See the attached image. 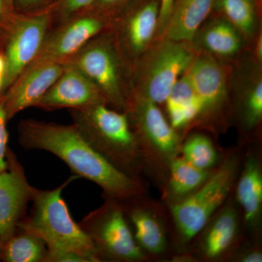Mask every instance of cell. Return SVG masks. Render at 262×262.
I'll return each mask as SVG.
<instances>
[{"instance_id":"1","label":"cell","mask_w":262,"mask_h":262,"mask_svg":"<svg viewBox=\"0 0 262 262\" xmlns=\"http://www.w3.org/2000/svg\"><path fill=\"white\" fill-rule=\"evenodd\" d=\"M18 142L25 149L49 151L58 157L76 176L97 184L103 199L125 203L149 194L148 185L122 173L86 141L75 124L27 119L18 124Z\"/></svg>"},{"instance_id":"2","label":"cell","mask_w":262,"mask_h":262,"mask_svg":"<svg viewBox=\"0 0 262 262\" xmlns=\"http://www.w3.org/2000/svg\"><path fill=\"white\" fill-rule=\"evenodd\" d=\"M243 156L241 144L225 149L220 163L201 188L180 203L165 205L171 224L172 259L187 252L198 232L228 199L238 177Z\"/></svg>"},{"instance_id":"3","label":"cell","mask_w":262,"mask_h":262,"mask_svg":"<svg viewBox=\"0 0 262 262\" xmlns=\"http://www.w3.org/2000/svg\"><path fill=\"white\" fill-rule=\"evenodd\" d=\"M70 112L73 124L98 153L122 173L149 184L126 113L117 111L104 103Z\"/></svg>"},{"instance_id":"4","label":"cell","mask_w":262,"mask_h":262,"mask_svg":"<svg viewBox=\"0 0 262 262\" xmlns=\"http://www.w3.org/2000/svg\"><path fill=\"white\" fill-rule=\"evenodd\" d=\"M140 149L146 179L163 192L182 139L160 106L140 96H130L126 111Z\"/></svg>"},{"instance_id":"5","label":"cell","mask_w":262,"mask_h":262,"mask_svg":"<svg viewBox=\"0 0 262 262\" xmlns=\"http://www.w3.org/2000/svg\"><path fill=\"white\" fill-rule=\"evenodd\" d=\"M77 178L73 176L52 190L35 188L32 213L20 221L17 228L42 239L48 251H71L83 256L88 262H100L92 241L72 219L62 198L64 188Z\"/></svg>"},{"instance_id":"6","label":"cell","mask_w":262,"mask_h":262,"mask_svg":"<svg viewBox=\"0 0 262 262\" xmlns=\"http://www.w3.org/2000/svg\"><path fill=\"white\" fill-rule=\"evenodd\" d=\"M63 64L84 74L99 90L106 105L125 113L131 96V73L110 28L90 39Z\"/></svg>"},{"instance_id":"7","label":"cell","mask_w":262,"mask_h":262,"mask_svg":"<svg viewBox=\"0 0 262 262\" xmlns=\"http://www.w3.org/2000/svg\"><path fill=\"white\" fill-rule=\"evenodd\" d=\"M155 42L131 68V96L160 106L165 104L173 84L187 72L196 54L191 43L165 37Z\"/></svg>"},{"instance_id":"8","label":"cell","mask_w":262,"mask_h":262,"mask_svg":"<svg viewBox=\"0 0 262 262\" xmlns=\"http://www.w3.org/2000/svg\"><path fill=\"white\" fill-rule=\"evenodd\" d=\"M80 226L92 241L99 261L149 262L136 244L120 202L104 199Z\"/></svg>"},{"instance_id":"9","label":"cell","mask_w":262,"mask_h":262,"mask_svg":"<svg viewBox=\"0 0 262 262\" xmlns=\"http://www.w3.org/2000/svg\"><path fill=\"white\" fill-rule=\"evenodd\" d=\"M243 217L233 191L198 232L184 254L172 262H230L244 241Z\"/></svg>"},{"instance_id":"10","label":"cell","mask_w":262,"mask_h":262,"mask_svg":"<svg viewBox=\"0 0 262 262\" xmlns=\"http://www.w3.org/2000/svg\"><path fill=\"white\" fill-rule=\"evenodd\" d=\"M201 103L194 127L217 137L229 125L227 72L212 55L196 54L187 71Z\"/></svg>"},{"instance_id":"11","label":"cell","mask_w":262,"mask_h":262,"mask_svg":"<svg viewBox=\"0 0 262 262\" xmlns=\"http://www.w3.org/2000/svg\"><path fill=\"white\" fill-rule=\"evenodd\" d=\"M136 244L150 261H171V224L167 206L149 194L122 203Z\"/></svg>"},{"instance_id":"12","label":"cell","mask_w":262,"mask_h":262,"mask_svg":"<svg viewBox=\"0 0 262 262\" xmlns=\"http://www.w3.org/2000/svg\"><path fill=\"white\" fill-rule=\"evenodd\" d=\"M53 24V9L35 13L17 12L0 53L5 60L3 94L34 59Z\"/></svg>"},{"instance_id":"13","label":"cell","mask_w":262,"mask_h":262,"mask_svg":"<svg viewBox=\"0 0 262 262\" xmlns=\"http://www.w3.org/2000/svg\"><path fill=\"white\" fill-rule=\"evenodd\" d=\"M159 13L160 0H134L111 20L110 30L130 71L155 40Z\"/></svg>"},{"instance_id":"14","label":"cell","mask_w":262,"mask_h":262,"mask_svg":"<svg viewBox=\"0 0 262 262\" xmlns=\"http://www.w3.org/2000/svg\"><path fill=\"white\" fill-rule=\"evenodd\" d=\"M110 24L108 19L87 11L53 25L28 67L43 63L63 64L90 39L110 28Z\"/></svg>"},{"instance_id":"15","label":"cell","mask_w":262,"mask_h":262,"mask_svg":"<svg viewBox=\"0 0 262 262\" xmlns=\"http://www.w3.org/2000/svg\"><path fill=\"white\" fill-rule=\"evenodd\" d=\"M261 149V145L244 146L242 165L233 189L242 214L245 237L251 239H262Z\"/></svg>"},{"instance_id":"16","label":"cell","mask_w":262,"mask_h":262,"mask_svg":"<svg viewBox=\"0 0 262 262\" xmlns=\"http://www.w3.org/2000/svg\"><path fill=\"white\" fill-rule=\"evenodd\" d=\"M6 163L7 168L0 171V244L16 231L35 189L29 184L23 167L10 148Z\"/></svg>"},{"instance_id":"17","label":"cell","mask_w":262,"mask_h":262,"mask_svg":"<svg viewBox=\"0 0 262 262\" xmlns=\"http://www.w3.org/2000/svg\"><path fill=\"white\" fill-rule=\"evenodd\" d=\"M64 70L59 63H43L28 67L2 94L8 120L35 103L53 85Z\"/></svg>"},{"instance_id":"18","label":"cell","mask_w":262,"mask_h":262,"mask_svg":"<svg viewBox=\"0 0 262 262\" xmlns=\"http://www.w3.org/2000/svg\"><path fill=\"white\" fill-rule=\"evenodd\" d=\"M58 80L48 89L34 107L46 111L61 108H77L104 103V98L98 88L84 74L68 64Z\"/></svg>"},{"instance_id":"19","label":"cell","mask_w":262,"mask_h":262,"mask_svg":"<svg viewBox=\"0 0 262 262\" xmlns=\"http://www.w3.org/2000/svg\"><path fill=\"white\" fill-rule=\"evenodd\" d=\"M168 120L182 141L194 128L201 103L187 72L173 84L165 102Z\"/></svg>"},{"instance_id":"20","label":"cell","mask_w":262,"mask_h":262,"mask_svg":"<svg viewBox=\"0 0 262 262\" xmlns=\"http://www.w3.org/2000/svg\"><path fill=\"white\" fill-rule=\"evenodd\" d=\"M216 0H174L163 37L191 43Z\"/></svg>"},{"instance_id":"21","label":"cell","mask_w":262,"mask_h":262,"mask_svg":"<svg viewBox=\"0 0 262 262\" xmlns=\"http://www.w3.org/2000/svg\"><path fill=\"white\" fill-rule=\"evenodd\" d=\"M215 169L196 168L179 155L170 165L168 180L161 192V201L166 206L184 201L204 184Z\"/></svg>"},{"instance_id":"22","label":"cell","mask_w":262,"mask_h":262,"mask_svg":"<svg viewBox=\"0 0 262 262\" xmlns=\"http://www.w3.org/2000/svg\"><path fill=\"white\" fill-rule=\"evenodd\" d=\"M239 144L261 145L262 80L259 77L248 86L239 100L237 108Z\"/></svg>"},{"instance_id":"23","label":"cell","mask_w":262,"mask_h":262,"mask_svg":"<svg viewBox=\"0 0 262 262\" xmlns=\"http://www.w3.org/2000/svg\"><path fill=\"white\" fill-rule=\"evenodd\" d=\"M242 34L225 18H214L196 32L193 41L210 55L234 56L242 46ZM192 43V42H191Z\"/></svg>"},{"instance_id":"24","label":"cell","mask_w":262,"mask_h":262,"mask_svg":"<svg viewBox=\"0 0 262 262\" xmlns=\"http://www.w3.org/2000/svg\"><path fill=\"white\" fill-rule=\"evenodd\" d=\"M224 151L211 136L201 132H189L181 143L179 155L196 168L211 170L220 163Z\"/></svg>"},{"instance_id":"25","label":"cell","mask_w":262,"mask_h":262,"mask_svg":"<svg viewBox=\"0 0 262 262\" xmlns=\"http://www.w3.org/2000/svg\"><path fill=\"white\" fill-rule=\"evenodd\" d=\"M47 253L42 239L18 228L0 246V259L5 262H45Z\"/></svg>"},{"instance_id":"26","label":"cell","mask_w":262,"mask_h":262,"mask_svg":"<svg viewBox=\"0 0 262 262\" xmlns=\"http://www.w3.org/2000/svg\"><path fill=\"white\" fill-rule=\"evenodd\" d=\"M215 8L224 18L245 37H251L256 30V8L255 0H216Z\"/></svg>"},{"instance_id":"27","label":"cell","mask_w":262,"mask_h":262,"mask_svg":"<svg viewBox=\"0 0 262 262\" xmlns=\"http://www.w3.org/2000/svg\"><path fill=\"white\" fill-rule=\"evenodd\" d=\"M95 2L96 0H58L53 9V26L75 15L89 11Z\"/></svg>"},{"instance_id":"28","label":"cell","mask_w":262,"mask_h":262,"mask_svg":"<svg viewBox=\"0 0 262 262\" xmlns=\"http://www.w3.org/2000/svg\"><path fill=\"white\" fill-rule=\"evenodd\" d=\"M262 239L245 238L230 262H261Z\"/></svg>"},{"instance_id":"29","label":"cell","mask_w":262,"mask_h":262,"mask_svg":"<svg viewBox=\"0 0 262 262\" xmlns=\"http://www.w3.org/2000/svg\"><path fill=\"white\" fill-rule=\"evenodd\" d=\"M134 0H96L89 11L112 20Z\"/></svg>"},{"instance_id":"30","label":"cell","mask_w":262,"mask_h":262,"mask_svg":"<svg viewBox=\"0 0 262 262\" xmlns=\"http://www.w3.org/2000/svg\"><path fill=\"white\" fill-rule=\"evenodd\" d=\"M15 11L20 13H35L53 9L58 0H12Z\"/></svg>"},{"instance_id":"31","label":"cell","mask_w":262,"mask_h":262,"mask_svg":"<svg viewBox=\"0 0 262 262\" xmlns=\"http://www.w3.org/2000/svg\"><path fill=\"white\" fill-rule=\"evenodd\" d=\"M6 113L5 110L4 96L0 94V171L7 168L6 154L8 146V133L7 130Z\"/></svg>"},{"instance_id":"32","label":"cell","mask_w":262,"mask_h":262,"mask_svg":"<svg viewBox=\"0 0 262 262\" xmlns=\"http://www.w3.org/2000/svg\"><path fill=\"white\" fill-rule=\"evenodd\" d=\"M16 14L17 12L8 0H0V49Z\"/></svg>"},{"instance_id":"33","label":"cell","mask_w":262,"mask_h":262,"mask_svg":"<svg viewBox=\"0 0 262 262\" xmlns=\"http://www.w3.org/2000/svg\"><path fill=\"white\" fill-rule=\"evenodd\" d=\"M173 2L174 0H160L159 19H158V25L155 41L163 37Z\"/></svg>"},{"instance_id":"34","label":"cell","mask_w":262,"mask_h":262,"mask_svg":"<svg viewBox=\"0 0 262 262\" xmlns=\"http://www.w3.org/2000/svg\"><path fill=\"white\" fill-rule=\"evenodd\" d=\"M45 262H88L77 253L64 251H48Z\"/></svg>"},{"instance_id":"35","label":"cell","mask_w":262,"mask_h":262,"mask_svg":"<svg viewBox=\"0 0 262 262\" xmlns=\"http://www.w3.org/2000/svg\"><path fill=\"white\" fill-rule=\"evenodd\" d=\"M255 58L258 64L261 63L262 61V35L258 36L257 39H256V46H255Z\"/></svg>"},{"instance_id":"36","label":"cell","mask_w":262,"mask_h":262,"mask_svg":"<svg viewBox=\"0 0 262 262\" xmlns=\"http://www.w3.org/2000/svg\"><path fill=\"white\" fill-rule=\"evenodd\" d=\"M5 70V60L4 56L0 53V76L4 77Z\"/></svg>"},{"instance_id":"37","label":"cell","mask_w":262,"mask_h":262,"mask_svg":"<svg viewBox=\"0 0 262 262\" xmlns=\"http://www.w3.org/2000/svg\"><path fill=\"white\" fill-rule=\"evenodd\" d=\"M3 76H0V92H1L2 89H3Z\"/></svg>"},{"instance_id":"38","label":"cell","mask_w":262,"mask_h":262,"mask_svg":"<svg viewBox=\"0 0 262 262\" xmlns=\"http://www.w3.org/2000/svg\"><path fill=\"white\" fill-rule=\"evenodd\" d=\"M8 3H10V5H12V6H13V2H12V0H8Z\"/></svg>"},{"instance_id":"39","label":"cell","mask_w":262,"mask_h":262,"mask_svg":"<svg viewBox=\"0 0 262 262\" xmlns=\"http://www.w3.org/2000/svg\"><path fill=\"white\" fill-rule=\"evenodd\" d=\"M0 246H1V244H0Z\"/></svg>"}]
</instances>
